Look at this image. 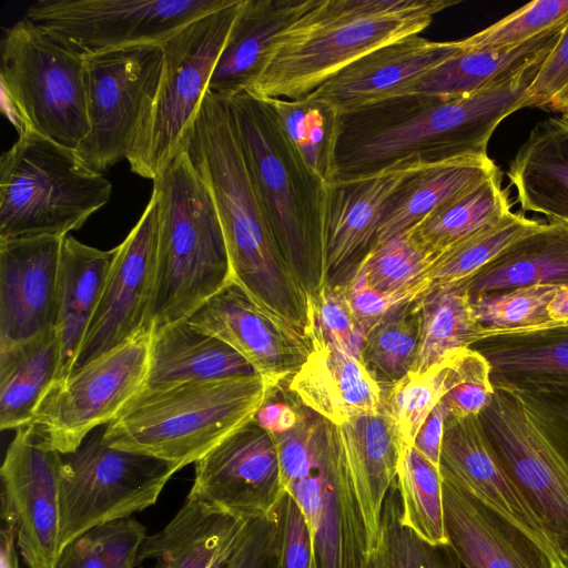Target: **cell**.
<instances>
[{"instance_id":"cell-29","label":"cell","mask_w":568,"mask_h":568,"mask_svg":"<svg viewBox=\"0 0 568 568\" xmlns=\"http://www.w3.org/2000/svg\"><path fill=\"white\" fill-rule=\"evenodd\" d=\"M288 389L306 408L334 425L377 412L384 398L383 388L365 365L334 347L312 349L291 376Z\"/></svg>"},{"instance_id":"cell-55","label":"cell","mask_w":568,"mask_h":568,"mask_svg":"<svg viewBox=\"0 0 568 568\" xmlns=\"http://www.w3.org/2000/svg\"><path fill=\"white\" fill-rule=\"evenodd\" d=\"M449 415L450 412L447 406L439 400L420 426L413 444L417 450L437 467H439L444 424Z\"/></svg>"},{"instance_id":"cell-8","label":"cell","mask_w":568,"mask_h":568,"mask_svg":"<svg viewBox=\"0 0 568 568\" xmlns=\"http://www.w3.org/2000/svg\"><path fill=\"white\" fill-rule=\"evenodd\" d=\"M282 486L308 525L312 568H373L365 525L352 479L339 453L335 425L301 419L272 434Z\"/></svg>"},{"instance_id":"cell-53","label":"cell","mask_w":568,"mask_h":568,"mask_svg":"<svg viewBox=\"0 0 568 568\" xmlns=\"http://www.w3.org/2000/svg\"><path fill=\"white\" fill-rule=\"evenodd\" d=\"M313 544L305 517L286 493L281 548V568H312Z\"/></svg>"},{"instance_id":"cell-42","label":"cell","mask_w":568,"mask_h":568,"mask_svg":"<svg viewBox=\"0 0 568 568\" xmlns=\"http://www.w3.org/2000/svg\"><path fill=\"white\" fill-rule=\"evenodd\" d=\"M437 255L409 230L374 243L357 265L377 293L414 301L420 296L419 283Z\"/></svg>"},{"instance_id":"cell-13","label":"cell","mask_w":568,"mask_h":568,"mask_svg":"<svg viewBox=\"0 0 568 568\" xmlns=\"http://www.w3.org/2000/svg\"><path fill=\"white\" fill-rule=\"evenodd\" d=\"M232 0H39L26 17L81 57L162 45Z\"/></svg>"},{"instance_id":"cell-7","label":"cell","mask_w":568,"mask_h":568,"mask_svg":"<svg viewBox=\"0 0 568 568\" xmlns=\"http://www.w3.org/2000/svg\"><path fill=\"white\" fill-rule=\"evenodd\" d=\"M111 194L110 181L74 150L24 130L0 159V241L64 237Z\"/></svg>"},{"instance_id":"cell-44","label":"cell","mask_w":568,"mask_h":568,"mask_svg":"<svg viewBox=\"0 0 568 568\" xmlns=\"http://www.w3.org/2000/svg\"><path fill=\"white\" fill-rule=\"evenodd\" d=\"M373 568H465L449 544L432 545L402 521V501L396 479L382 510L381 540Z\"/></svg>"},{"instance_id":"cell-31","label":"cell","mask_w":568,"mask_h":568,"mask_svg":"<svg viewBox=\"0 0 568 568\" xmlns=\"http://www.w3.org/2000/svg\"><path fill=\"white\" fill-rule=\"evenodd\" d=\"M116 248L99 250L72 235L62 240L54 332L60 361L55 381L72 369L89 323L94 314Z\"/></svg>"},{"instance_id":"cell-14","label":"cell","mask_w":568,"mask_h":568,"mask_svg":"<svg viewBox=\"0 0 568 568\" xmlns=\"http://www.w3.org/2000/svg\"><path fill=\"white\" fill-rule=\"evenodd\" d=\"M151 333H145L54 381L38 403L32 423L44 442L61 455L113 420L145 386Z\"/></svg>"},{"instance_id":"cell-15","label":"cell","mask_w":568,"mask_h":568,"mask_svg":"<svg viewBox=\"0 0 568 568\" xmlns=\"http://www.w3.org/2000/svg\"><path fill=\"white\" fill-rule=\"evenodd\" d=\"M62 455L32 425L17 429L0 469L2 517L27 568H55L60 548Z\"/></svg>"},{"instance_id":"cell-51","label":"cell","mask_w":568,"mask_h":568,"mask_svg":"<svg viewBox=\"0 0 568 568\" xmlns=\"http://www.w3.org/2000/svg\"><path fill=\"white\" fill-rule=\"evenodd\" d=\"M523 108H539L568 119V23L527 89Z\"/></svg>"},{"instance_id":"cell-12","label":"cell","mask_w":568,"mask_h":568,"mask_svg":"<svg viewBox=\"0 0 568 568\" xmlns=\"http://www.w3.org/2000/svg\"><path fill=\"white\" fill-rule=\"evenodd\" d=\"M162 71V45L84 58L89 132L75 153L89 168L102 173L135 154L153 112Z\"/></svg>"},{"instance_id":"cell-19","label":"cell","mask_w":568,"mask_h":568,"mask_svg":"<svg viewBox=\"0 0 568 568\" xmlns=\"http://www.w3.org/2000/svg\"><path fill=\"white\" fill-rule=\"evenodd\" d=\"M187 321L240 353L265 379L278 386L294 375L312 352L308 339L260 306L231 282Z\"/></svg>"},{"instance_id":"cell-50","label":"cell","mask_w":568,"mask_h":568,"mask_svg":"<svg viewBox=\"0 0 568 568\" xmlns=\"http://www.w3.org/2000/svg\"><path fill=\"white\" fill-rule=\"evenodd\" d=\"M493 395L489 365L484 356L471 348L454 352L446 374L445 394L440 399L450 415H478L491 402Z\"/></svg>"},{"instance_id":"cell-45","label":"cell","mask_w":568,"mask_h":568,"mask_svg":"<svg viewBox=\"0 0 568 568\" xmlns=\"http://www.w3.org/2000/svg\"><path fill=\"white\" fill-rule=\"evenodd\" d=\"M558 287L536 285L469 295L470 312L483 335L555 325L547 308Z\"/></svg>"},{"instance_id":"cell-52","label":"cell","mask_w":568,"mask_h":568,"mask_svg":"<svg viewBox=\"0 0 568 568\" xmlns=\"http://www.w3.org/2000/svg\"><path fill=\"white\" fill-rule=\"evenodd\" d=\"M284 509L285 496L272 515L250 520L225 568H281Z\"/></svg>"},{"instance_id":"cell-17","label":"cell","mask_w":568,"mask_h":568,"mask_svg":"<svg viewBox=\"0 0 568 568\" xmlns=\"http://www.w3.org/2000/svg\"><path fill=\"white\" fill-rule=\"evenodd\" d=\"M510 393L519 398L540 434L517 454L511 478L561 566L568 568V395Z\"/></svg>"},{"instance_id":"cell-48","label":"cell","mask_w":568,"mask_h":568,"mask_svg":"<svg viewBox=\"0 0 568 568\" xmlns=\"http://www.w3.org/2000/svg\"><path fill=\"white\" fill-rule=\"evenodd\" d=\"M366 333L352 312L344 284L327 282L308 297L307 338L312 349L334 347L362 362Z\"/></svg>"},{"instance_id":"cell-36","label":"cell","mask_w":568,"mask_h":568,"mask_svg":"<svg viewBox=\"0 0 568 568\" xmlns=\"http://www.w3.org/2000/svg\"><path fill=\"white\" fill-rule=\"evenodd\" d=\"M60 361L53 329L0 349V428L32 423L43 394L55 381Z\"/></svg>"},{"instance_id":"cell-16","label":"cell","mask_w":568,"mask_h":568,"mask_svg":"<svg viewBox=\"0 0 568 568\" xmlns=\"http://www.w3.org/2000/svg\"><path fill=\"white\" fill-rule=\"evenodd\" d=\"M156 240L158 202L152 194L134 227L115 247L101 296L70 374L149 333L146 321L155 280Z\"/></svg>"},{"instance_id":"cell-47","label":"cell","mask_w":568,"mask_h":568,"mask_svg":"<svg viewBox=\"0 0 568 568\" xmlns=\"http://www.w3.org/2000/svg\"><path fill=\"white\" fill-rule=\"evenodd\" d=\"M450 355L423 373L409 372L384 390L383 404L398 428L403 450L413 446L420 426L444 396Z\"/></svg>"},{"instance_id":"cell-3","label":"cell","mask_w":568,"mask_h":568,"mask_svg":"<svg viewBox=\"0 0 568 568\" xmlns=\"http://www.w3.org/2000/svg\"><path fill=\"white\" fill-rule=\"evenodd\" d=\"M456 0H314L278 34L246 92L295 100L371 51L420 34Z\"/></svg>"},{"instance_id":"cell-10","label":"cell","mask_w":568,"mask_h":568,"mask_svg":"<svg viewBox=\"0 0 568 568\" xmlns=\"http://www.w3.org/2000/svg\"><path fill=\"white\" fill-rule=\"evenodd\" d=\"M181 468L152 456L109 446L103 429L62 455L60 548L93 527L131 517L154 505Z\"/></svg>"},{"instance_id":"cell-2","label":"cell","mask_w":568,"mask_h":568,"mask_svg":"<svg viewBox=\"0 0 568 568\" xmlns=\"http://www.w3.org/2000/svg\"><path fill=\"white\" fill-rule=\"evenodd\" d=\"M181 150L215 204L232 282L306 337L308 295L291 271L268 226L227 100L206 92Z\"/></svg>"},{"instance_id":"cell-28","label":"cell","mask_w":568,"mask_h":568,"mask_svg":"<svg viewBox=\"0 0 568 568\" xmlns=\"http://www.w3.org/2000/svg\"><path fill=\"white\" fill-rule=\"evenodd\" d=\"M314 0H242L213 69L207 92L230 100L245 92L260 74L281 32Z\"/></svg>"},{"instance_id":"cell-25","label":"cell","mask_w":568,"mask_h":568,"mask_svg":"<svg viewBox=\"0 0 568 568\" xmlns=\"http://www.w3.org/2000/svg\"><path fill=\"white\" fill-rule=\"evenodd\" d=\"M414 169L392 170L326 184L324 236L327 277L351 265L355 268L371 250L392 196Z\"/></svg>"},{"instance_id":"cell-43","label":"cell","mask_w":568,"mask_h":568,"mask_svg":"<svg viewBox=\"0 0 568 568\" xmlns=\"http://www.w3.org/2000/svg\"><path fill=\"white\" fill-rule=\"evenodd\" d=\"M418 341L416 300L397 305L367 331L362 362L383 390L410 372Z\"/></svg>"},{"instance_id":"cell-32","label":"cell","mask_w":568,"mask_h":568,"mask_svg":"<svg viewBox=\"0 0 568 568\" xmlns=\"http://www.w3.org/2000/svg\"><path fill=\"white\" fill-rule=\"evenodd\" d=\"M507 176L521 211L568 225V119L538 122L513 159Z\"/></svg>"},{"instance_id":"cell-20","label":"cell","mask_w":568,"mask_h":568,"mask_svg":"<svg viewBox=\"0 0 568 568\" xmlns=\"http://www.w3.org/2000/svg\"><path fill=\"white\" fill-rule=\"evenodd\" d=\"M62 240L0 241V349L54 328Z\"/></svg>"},{"instance_id":"cell-56","label":"cell","mask_w":568,"mask_h":568,"mask_svg":"<svg viewBox=\"0 0 568 568\" xmlns=\"http://www.w3.org/2000/svg\"><path fill=\"white\" fill-rule=\"evenodd\" d=\"M275 390L262 404L253 418L254 423L271 434L284 433L292 429L300 417V410H297V408L287 403L275 400Z\"/></svg>"},{"instance_id":"cell-37","label":"cell","mask_w":568,"mask_h":568,"mask_svg":"<svg viewBox=\"0 0 568 568\" xmlns=\"http://www.w3.org/2000/svg\"><path fill=\"white\" fill-rule=\"evenodd\" d=\"M416 308L419 341L413 373L442 363L483 335L470 312L466 280L427 290L416 300Z\"/></svg>"},{"instance_id":"cell-4","label":"cell","mask_w":568,"mask_h":568,"mask_svg":"<svg viewBox=\"0 0 568 568\" xmlns=\"http://www.w3.org/2000/svg\"><path fill=\"white\" fill-rule=\"evenodd\" d=\"M227 101L272 234L291 271L313 296L328 282L326 183L303 162L265 100L245 91Z\"/></svg>"},{"instance_id":"cell-6","label":"cell","mask_w":568,"mask_h":568,"mask_svg":"<svg viewBox=\"0 0 568 568\" xmlns=\"http://www.w3.org/2000/svg\"><path fill=\"white\" fill-rule=\"evenodd\" d=\"M277 387L261 375L143 387L105 425L103 439L183 468L253 420Z\"/></svg>"},{"instance_id":"cell-22","label":"cell","mask_w":568,"mask_h":568,"mask_svg":"<svg viewBox=\"0 0 568 568\" xmlns=\"http://www.w3.org/2000/svg\"><path fill=\"white\" fill-rule=\"evenodd\" d=\"M439 471L554 552L539 519L488 446L478 415L446 418Z\"/></svg>"},{"instance_id":"cell-49","label":"cell","mask_w":568,"mask_h":568,"mask_svg":"<svg viewBox=\"0 0 568 568\" xmlns=\"http://www.w3.org/2000/svg\"><path fill=\"white\" fill-rule=\"evenodd\" d=\"M566 23L568 0H535L460 41L467 48H503L523 43Z\"/></svg>"},{"instance_id":"cell-23","label":"cell","mask_w":568,"mask_h":568,"mask_svg":"<svg viewBox=\"0 0 568 568\" xmlns=\"http://www.w3.org/2000/svg\"><path fill=\"white\" fill-rule=\"evenodd\" d=\"M460 49L459 41L437 42L413 34L358 58L310 95L341 112L394 97Z\"/></svg>"},{"instance_id":"cell-5","label":"cell","mask_w":568,"mask_h":568,"mask_svg":"<svg viewBox=\"0 0 568 568\" xmlns=\"http://www.w3.org/2000/svg\"><path fill=\"white\" fill-rule=\"evenodd\" d=\"M158 202L155 280L146 332L187 320L232 282L211 193L181 150L153 181Z\"/></svg>"},{"instance_id":"cell-9","label":"cell","mask_w":568,"mask_h":568,"mask_svg":"<svg viewBox=\"0 0 568 568\" xmlns=\"http://www.w3.org/2000/svg\"><path fill=\"white\" fill-rule=\"evenodd\" d=\"M1 88L19 133L77 150L89 132L84 58L27 17L1 40Z\"/></svg>"},{"instance_id":"cell-54","label":"cell","mask_w":568,"mask_h":568,"mask_svg":"<svg viewBox=\"0 0 568 568\" xmlns=\"http://www.w3.org/2000/svg\"><path fill=\"white\" fill-rule=\"evenodd\" d=\"M352 312L357 322L366 329L376 325L390 310L410 302L400 296L382 295L371 288L363 270L356 265L352 278L344 284Z\"/></svg>"},{"instance_id":"cell-58","label":"cell","mask_w":568,"mask_h":568,"mask_svg":"<svg viewBox=\"0 0 568 568\" xmlns=\"http://www.w3.org/2000/svg\"><path fill=\"white\" fill-rule=\"evenodd\" d=\"M547 310L554 323L568 324V284L557 288Z\"/></svg>"},{"instance_id":"cell-38","label":"cell","mask_w":568,"mask_h":568,"mask_svg":"<svg viewBox=\"0 0 568 568\" xmlns=\"http://www.w3.org/2000/svg\"><path fill=\"white\" fill-rule=\"evenodd\" d=\"M263 100L307 168L326 184L331 183L342 112L310 94L295 100Z\"/></svg>"},{"instance_id":"cell-26","label":"cell","mask_w":568,"mask_h":568,"mask_svg":"<svg viewBox=\"0 0 568 568\" xmlns=\"http://www.w3.org/2000/svg\"><path fill=\"white\" fill-rule=\"evenodd\" d=\"M468 348L487 361L495 389L568 395V324L485 334Z\"/></svg>"},{"instance_id":"cell-27","label":"cell","mask_w":568,"mask_h":568,"mask_svg":"<svg viewBox=\"0 0 568 568\" xmlns=\"http://www.w3.org/2000/svg\"><path fill=\"white\" fill-rule=\"evenodd\" d=\"M250 520L221 511L187 494L174 517L144 538L136 566L154 568H225Z\"/></svg>"},{"instance_id":"cell-33","label":"cell","mask_w":568,"mask_h":568,"mask_svg":"<svg viewBox=\"0 0 568 568\" xmlns=\"http://www.w3.org/2000/svg\"><path fill=\"white\" fill-rule=\"evenodd\" d=\"M562 24L523 43L503 48L464 47L442 64L402 88L394 97L418 93L445 98L471 94L493 82L546 58L558 41Z\"/></svg>"},{"instance_id":"cell-35","label":"cell","mask_w":568,"mask_h":568,"mask_svg":"<svg viewBox=\"0 0 568 568\" xmlns=\"http://www.w3.org/2000/svg\"><path fill=\"white\" fill-rule=\"evenodd\" d=\"M568 284V225L541 223L466 278L469 295L536 285Z\"/></svg>"},{"instance_id":"cell-11","label":"cell","mask_w":568,"mask_h":568,"mask_svg":"<svg viewBox=\"0 0 568 568\" xmlns=\"http://www.w3.org/2000/svg\"><path fill=\"white\" fill-rule=\"evenodd\" d=\"M242 0L183 28L163 44V71L145 132L128 161L133 173L155 181L180 153L236 18Z\"/></svg>"},{"instance_id":"cell-39","label":"cell","mask_w":568,"mask_h":568,"mask_svg":"<svg viewBox=\"0 0 568 568\" xmlns=\"http://www.w3.org/2000/svg\"><path fill=\"white\" fill-rule=\"evenodd\" d=\"M510 212L507 191L501 187V172H498L434 211L412 230L423 245L439 254Z\"/></svg>"},{"instance_id":"cell-46","label":"cell","mask_w":568,"mask_h":568,"mask_svg":"<svg viewBox=\"0 0 568 568\" xmlns=\"http://www.w3.org/2000/svg\"><path fill=\"white\" fill-rule=\"evenodd\" d=\"M145 537L133 517L93 527L62 549L55 568H135Z\"/></svg>"},{"instance_id":"cell-18","label":"cell","mask_w":568,"mask_h":568,"mask_svg":"<svg viewBox=\"0 0 568 568\" xmlns=\"http://www.w3.org/2000/svg\"><path fill=\"white\" fill-rule=\"evenodd\" d=\"M189 494L246 520L272 515L285 495L272 435L253 420L236 429L195 462Z\"/></svg>"},{"instance_id":"cell-40","label":"cell","mask_w":568,"mask_h":568,"mask_svg":"<svg viewBox=\"0 0 568 568\" xmlns=\"http://www.w3.org/2000/svg\"><path fill=\"white\" fill-rule=\"evenodd\" d=\"M536 220L510 212L440 252L419 283L427 290L469 278L520 237L540 226Z\"/></svg>"},{"instance_id":"cell-24","label":"cell","mask_w":568,"mask_h":568,"mask_svg":"<svg viewBox=\"0 0 568 568\" xmlns=\"http://www.w3.org/2000/svg\"><path fill=\"white\" fill-rule=\"evenodd\" d=\"M336 438L362 511L368 550L379 546L381 518L386 494L396 479L403 453L398 428L385 408L335 425Z\"/></svg>"},{"instance_id":"cell-30","label":"cell","mask_w":568,"mask_h":568,"mask_svg":"<svg viewBox=\"0 0 568 568\" xmlns=\"http://www.w3.org/2000/svg\"><path fill=\"white\" fill-rule=\"evenodd\" d=\"M260 375L233 347L187 320L151 332L145 388Z\"/></svg>"},{"instance_id":"cell-34","label":"cell","mask_w":568,"mask_h":568,"mask_svg":"<svg viewBox=\"0 0 568 568\" xmlns=\"http://www.w3.org/2000/svg\"><path fill=\"white\" fill-rule=\"evenodd\" d=\"M498 172L500 170L489 156L459 159L412 170L388 203L376 242L414 229L434 211Z\"/></svg>"},{"instance_id":"cell-41","label":"cell","mask_w":568,"mask_h":568,"mask_svg":"<svg viewBox=\"0 0 568 568\" xmlns=\"http://www.w3.org/2000/svg\"><path fill=\"white\" fill-rule=\"evenodd\" d=\"M402 501V521L432 545L448 544L439 467L414 446L403 450L396 474Z\"/></svg>"},{"instance_id":"cell-21","label":"cell","mask_w":568,"mask_h":568,"mask_svg":"<svg viewBox=\"0 0 568 568\" xmlns=\"http://www.w3.org/2000/svg\"><path fill=\"white\" fill-rule=\"evenodd\" d=\"M443 505L448 544L465 568H564L517 525L446 479Z\"/></svg>"},{"instance_id":"cell-1","label":"cell","mask_w":568,"mask_h":568,"mask_svg":"<svg viewBox=\"0 0 568 568\" xmlns=\"http://www.w3.org/2000/svg\"><path fill=\"white\" fill-rule=\"evenodd\" d=\"M544 59L468 95L408 93L342 112L332 182L488 156L494 131L523 109Z\"/></svg>"},{"instance_id":"cell-57","label":"cell","mask_w":568,"mask_h":568,"mask_svg":"<svg viewBox=\"0 0 568 568\" xmlns=\"http://www.w3.org/2000/svg\"><path fill=\"white\" fill-rule=\"evenodd\" d=\"M16 531L6 525L1 531L0 566L1 568H19Z\"/></svg>"}]
</instances>
